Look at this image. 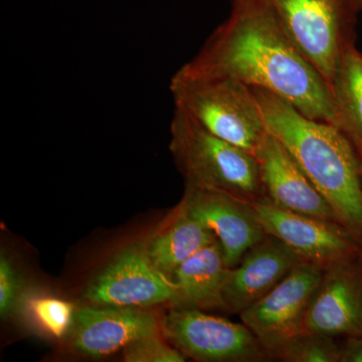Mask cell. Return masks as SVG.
Wrapping results in <instances>:
<instances>
[{"label": "cell", "instance_id": "obj_16", "mask_svg": "<svg viewBox=\"0 0 362 362\" xmlns=\"http://www.w3.org/2000/svg\"><path fill=\"white\" fill-rule=\"evenodd\" d=\"M335 126L349 137L362 162V54L347 45L331 84Z\"/></svg>", "mask_w": 362, "mask_h": 362}, {"label": "cell", "instance_id": "obj_7", "mask_svg": "<svg viewBox=\"0 0 362 362\" xmlns=\"http://www.w3.org/2000/svg\"><path fill=\"white\" fill-rule=\"evenodd\" d=\"M325 269L301 262L268 294L240 314L258 338L269 358L290 340L305 332V318Z\"/></svg>", "mask_w": 362, "mask_h": 362}, {"label": "cell", "instance_id": "obj_20", "mask_svg": "<svg viewBox=\"0 0 362 362\" xmlns=\"http://www.w3.org/2000/svg\"><path fill=\"white\" fill-rule=\"evenodd\" d=\"M185 357L165 338L162 339L160 333L136 340L124 349V359L131 362H182Z\"/></svg>", "mask_w": 362, "mask_h": 362}, {"label": "cell", "instance_id": "obj_10", "mask_svg": "<svg viewBox=\"0 0 362 362\" xmlns=\"http://www.w3.org/2000/svg\"><path fill=\"white\" fill-rule=\"evenodd\" d=\"M181 209L214 233L230 269L266 237L252 204L226 192L187 185Z\"/></svg>", "mask_w": 362, "mask_h": 362}, {"label": "cell", "instance_id": "obj_21", "mask_svg": "<svg viewBox=\"0 0 362 362\" xmlns=\"http://www.w3.org/2000/svg\"><path fill=\"white\" fill-rule=\"evenodd\" d=\"M21 275L11 259L0 256V316L7 319L13 315L23 302Z\"/></svg>", "mask_w": 362, "mask_h": 362}, {"label": "cell", "instance_id": "obj_3", "mask_svg": "<svg viewBox=\"0 0 362 362\" xmlns=\"http://www.w3.org/2000/svg\"><path fill=\"white\" fill-rule=\"evenodd\" d=\"M169 90L175 109L254 156L268 134L254 90L239 78L187 63L171 78Z\"/></svg>", "mask_w": 362, "mask_h": 362}, {"label": "cell", "instance_id": "obj_19", "mask_svg": "<svg viewBox=\"0 0 362 362\" xmlns=\"http://www.w3.org/2000/svg\"><path fill=\"white\" fill-rule=\"evenodd\" d=\"M26 309L33 322L54 338L70 332L76 310L71 302L52 296H35L28 299Z\"/></svg>", "mask_w": 362, "mask_h": 362}, {"label": "cell", "instance_id": "obj_8", "mask_svg": "<svg viewBox=\"0 0 362 362\" xmlns=\"http://www.w3.org/2000/svg\"><path fill=\"white\" fill-rule=\"evenodd\" d=\"M85 298L92 305L132 308L178 301L175 282L156 268L142 245L119 252L88 285Z\"/></svg>", "mask_w": 362, "mask_h": 362}, {"label": "cell", "instance_id": "obj_17", "mask_svg": "<svg viewBox=\"0 0 362 362\" xmlns=\"http://www.w3.org/2000/svg\"><path fill=\"white\" fill-rule=\"evenodd\" d=\"M216 240L207 226L181 209L175 221L150 240L146 250L156 268L173 280L178 267Z\"/></svg>", "mask_w": 362, "mask_h": 362}, {"label": "cell", "instance_id": "obj_12", "mask_svg": "<svg viewBox=\"0 0 362 362\" xmlns=\"http://www.w3.org/2000/svg\"><path fill=\"white\" fill-rule=\"evenodd\" d=\"M354 259L324 272L307 310L305 332L326 337H361L362 271Z\"/></svg>", "mask_w": 362, "mask_h": 362}, {"label": "cell", "instance_id": "obj_14", "mask_svg": "<svg viewBox=\"0 0 362 362\" xmlns=\"http://www.w3.org/2000/svg\"><path fill=\"white\" fill-rule=\"evenodd\" d=\"M303 261L284 243L266 235L230 269L225 289L226 310L242 313Z\"/></svg>", "mask_w": 362, "mask_h": 362}, {"label": "cell", "instance_id": "obj_22", "mask_svg": "<svg viewBox=\"0 0 362 362\" xmlns=\"http://www.w3.org/2000/svg\"><path fill=\"white\" fill-rule=\"evenodd\" d=\"M339 362H362V335L347 337L340 345Z\"/></svg>", "mask_w": 362, "mask_h": 362}, {"label": "cell", "instance_id": "obj_5", "mask_svg": "<svg viewBox=\"0 0 362 362\" xmlns=\"http://www.w3.org/2000/svg\"><path fill=\"white\" fill-rule=\"evenodd\" d=\"M268 2L288 37L331 87L345 49L354 42L357 11L351 0Z\"/></svg>", "mask_w": 362, "mask_h": 362}, {"label": "cell", "instance_id": "obj_23", "mask_svg": "<svg viewBox=\"0 0 362 362\" xmlns=\"http://www.w3.org/2000/svg\"><path fill=\"white\" fill-rule=\"evenodd\" d=\"M351 2L357 13L362 11V0H351Z\"/></svg>", "mask_w": 362, "mask_h": 362}, {"label": "cell", "instance_id": "obj_2", "mask_svg": "<svg viewBox=\"0 0 362 362\" xmlns=\"http://www.w3.org/2000/svg\"><path fill=\"white\" fill-rule=\"evenodd\" d=\"M252 90L267 131L284 145L340 225L362 245V162L356 147L333 124L303 115L269 90Z\"/></svg>", "mask_w": 362, "mask_h": 362}, {"label": "cell", "instance_id": "obj_11", "mask_svg": "<svg viewBox=\"0 0 362 362\" xmlns=\"http://www.w3.org/2000/svg\"><path fill=\"white\" fill-rule=\"evenodd\" d=\"M160 332V321L142 308L86 305L76 310L68 337L78 354L102 357Z\"/></svg>", "mask_w": 362, "mask_h": 362}, {"label": "cell", "instance_id": "obj_9", "mask_svg": "<svg viewBox=\"0 0 362 362\" xmlns=\"http://www.w3.org/2000/svg\"><path fill=\"white\" fill-rule=\"evenodd\" d=\"M251 204L266 235L284 243L305 262L326 270L361 252L358 240L338 223L281 209L266 197Z\"/></svg>", "mask_w": 362, "mask_h": 362}, {"label": "cell", "instance_id": "obj_18", "mask_svg": "<svg viewBox=\"0 0 362 362\" xmlns=\"http://www.w3.org/2000/svg\"><path fill=\"white\" fill-rule=\"evenodd\" d=\"M272 358L288 362H339L340 345L334 337L304 332L272 354Z\"/></svg>", "mask_w": 362, "mask_h": 362}, {"label": "cell", "instance_id": "obj_15", "mask_svg": "<svg viewBox=\"0 0 362 362\" xmlns=\"http://www.w3.org/2000/svg\"><path fill=\"white\" fill-rule=\"evenodd\" d=\"M230 269L218 240L195 252L173 274L178 294L176 306L226 310L225 289Z\"/></svg>", "mask_w": 362, "mask_h": 362}, {"label": "cell", "instance_id": "obj_1", "mask_svg": "<svg viewBox=\"0 0 362 362\" xmlns=\"http://www.w3.org/2000/svg\"><path fill=\"white\" fill-rule=\"evenodd\" d=\"M188 63L269 90L303 115L335 125L329 86L288 37L268 0H232L228 18Z\"/></svg>", "mask_w": 362, "mask_h": 362}, {"label": "cell", "instance_id": "obj_13", "mask_svg": "<svg viewBox=\"0 0 362 362\" xmlns=\"http://www.w3.org/2000/svg\"><path fill=\"white\" fill-rule=\"evenodd\" d=\"M255 156L266 199L272 204L340 225L332 207L275 136L268 132Z\"/></svg>", "mask_w": 362, "mask_h": 362}, {"label": "cell", "instance_id": "obj_6", "mask_svg": "<svg viewBox=\"0 0 362 362\" xmlns=\"http://www.w3.org/2000/svg\"><path fill=\"white\" fill-rule=\"evenodd\" d=\"M161 334L185 356L202 361H262L266 350L244 323L175 306L160 320Z\"/></svg>", "mask_w": 362, "mask_h": 362}, {"label": "cell", "instance_id": "obj_4", "mask_svg": "<svg viewBox=\"0 0 362 362\" xmlns=\"http://www.w3.org/2000/svg\"><path fill=\"white\" fill-rule=\"evenodd\" d=\"M169 149L189 187L218 190L249 204L265 199L256 156L175 108Z\"/></svg>", "mask_w": 362, "mask_h": 362}]
</instances>
